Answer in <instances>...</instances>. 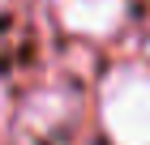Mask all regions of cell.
Masks as SVG:
<instances>
[{"label": "cell", "mask_w": 150, "mask_h": 145, "mask_svg": "<svg viewBox=\"0 0 150 145\" xmlns=\"http://www.w3.org/2000/svg\"><path fill=\"white\" fill-rule=\"evenodd\" d=\"M103 124L116 145H150V73H112L103 85Z\"/></svg>", "instance_id": "6da1fadb"}, {"label": "cell", "mask_w": 150, "mask_h": 145, "mask_svg": "<svg viewBox=\"0 0 150 145\" xmlns=\"http://www.w3.org/2000/svg\"><path fill=\"white\" fill-rule=\"evenodd\" d=\"M60 22L77 34H112L125 22V0H56Z\"/></svg>", "instance_id": "7a4b0ae2"}]
</instances>
